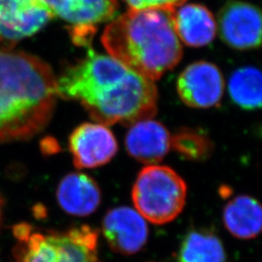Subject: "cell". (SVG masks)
<instances>
[{
    "label": "cell",
    "instance_id": "cell-12",
    "mask_svg": "<svg viewBox=\"0 0 262 262\" xmlns=\"http://www.w3.org/2000/svg\"><path fill=\"white\" fill-rule=\"evenodd\" d=\"M168 129L152 119L135 122L125 136V148L137 161L154 165L165 158L171 148Z\"/></svg>",
    "mask_w": 262,
    "mask_h": 262
},
{
    "label": "cell",
    "instance_id": "cell-10",
    "mask_svg": "<svg viewBox=\"0 0 262 262\" xmlns=\"http://www.w3.org/2000/svg\"><path fill=\"white\" fill-rule=\"evenodd\" d=\"M102 231L113 251L124 255L138 253L149 236L145 219L128 207L110 210L104 216Z\"/></svg>",
    "mask_w": 262,
    "mask_h": 262
},
{
    "label": "cell",
    "instance_id": "cell-16",
    "mask_svg": "<svg viewBox=\"0 0 262 262\" xmlns=\"http://www.w3.org/2000/svg\"><path fill=\"white\" fill-rule=\"evenodd\" d=\"M225 248L209 230H191L180 245L177 262H225Z\"/></svg>",
    "mask_w": 262,
    "mask_h": 262
},
{
    "label": "cell",
    "instance_id": "cell-6",
    "mask_svg": "<svg viewBox=\"0 0 262 262\" xmlns=\"http://www.w3.org/2000/svg\"><path fill=\"white\" fill-rule=\"evenodd\" d=\"M55 18L42 0H0V43L12 50Z\"/></svg>",
    "mask_w": 262,
    "mask_h": 262
},
{
    "label": "cell",
    "instance_id": "cell-13",
    "mask_svg": "<svg viewBox=\"0 0 262 262\" xmlns=\"http://www.w3.org/2000/svg\"><path fill=\"white\" fill-rule=\"evenodd\" d=\"M56 198L67 214L85 216L101 202V191L94 179L84 173H70L59 183Z\"/></svg>",
    "mask_w": 262,
    "mask_h": 262
},
{
    "label": "cell",
    "instance_id": "cell-4",
    "mask_svg": "<svg viewBox=\"0 0 262 262\" xmlns=\"http://www.w3.org/2000/svg\"><path fill=\"white\" fill-rule=\"evenodd\" d=\"M14 235L16 262H98V232L89 225L43 233L21 224L14 227Z\"/></svg>",
    "mask_w": 262,
    "mask_h": 262
},
{
    "label": "cell",
    "instance_id": "cell-1",
    "mask_svg": "<svg viewBox=\"0 0 262 262\" xmlns=\"http://www.w3.org/2000/svg\"><path fill=\"white\" fill-rule=\"evenodd\" d=\"M56 89L58 97L80 102L94 122L106 126H130L154 119L158 111L154 81L91 46L84 58L56 77Z\"/></svg>",
    "mask_w": 262,
    "mask_h": 262
},
{
    "label": "cell",
    "instance_id": "cell-15",
    "mask_svg": "<svg viewBox=\"0 0 262 262\" xmlns=\"http://www.w3.org/2000/svg\"><path fill=\"white\" fill-rule=\"evenodd\" d=\"M224 223L226 229L236 238L253 239L261 230L260 204L249 195L234 197L225 205Z\"/></svg>",
    "mask_w": 262,
    "mask_h": 262
},
{
    "label": "cell",
    "instance_id": "cell-19",
    "mask_svg": "<svg viewBox=\"0 0 262 262\" xmlns=\"http://www.w3.org/2000/svg\"><path fill=\"white\" fill-rule=\"evenodd\" d=\"M130 10L175 9L187 0H123Z\"/></svg>",
    "mask_w": 262,
    "mask_h": 262
},
{
    "label": "cell",
    "instance_id": "cell-2",
    "mask_svg": "<svg viewBox=\"0 0 262 262\" xmlns=\"http://www.w3.org/2000/svg\"><path fill=\"white\" fill-rule=\"evenodd\" d=\"M56 77L38 56L0 48V144L28 140L53 118Z\"/></svg>",
    "mask_w": 262,
    "mask_h": 262
},
{
    "label": "cell",
    "instance_id": "cell-9",
    "mask_svg": "<svg viewBox=\"0 0 262 262\" xmlns=\"http://www.w3.org/2000/svg\"><path fill=\"white\" fill-rule=\"evenodd\" d=\"M69 150L77 168H96L116 156L118 142L108 126L98 122H85L71 133Z\"/></svg>",
    "mask_w": 262,
    "mask_h": 262
},
{
    "label": "cell",
    "instance_id": "cell-3",
    "mask_svg": "<svg viewBox=\"0 0 262 262\" xmlns=\"http://www.w3.org/2000/svg\"><path fill=\"white\" fill-rule=\"evenodd\" d=\"M101 42L109 56L151 81L172 70L183 56L174 9H129L107 25Z\"/></svg>",
    "mask_w": 262,
    "mask_h": 262
},
{
    "label": "cell",
    "instance_id": "cell-8",
    "mask_svg": "<svg viewBox=\"0 0 262 262\" xmlns=\"http://www.w3.org/2000/svg\"><path fill=\"white\" fill-rule=\"evenodd\" d=\"M177 91L180 98L187 106L207 109L221 102L225 80L217 66L207 61H196L180 74Z\"/></svg>",
    "mask_w": 262,
    "mask_h": 262
},
{
    "label": "cell",
    "instance_id": "cell-5",
    "mask_svg": "<svg viewBox=\"0 0 262 262\" xmlns=\"http://www.w3.org/2000/svg\"><path fill=\"white\" fill-rule=\"evenodd\" d=\"M186 182L168 166L148 165L142 169L132 188L136 211L155 225L174 221L187 199Z\"/></svg>",
    "mask_w": 262,
    "mask_h": 262
},
{
    "label": "cell",
    "instance_id": "cell-11",
    "mask_svg": "<svg viewBox=\"0 0 262 262\" xmlns=\"http://www.w3.org/2000/svg\"><path fill=\"white\" fill-rule=\"evenodd\" d=\"M54 17L70 25L69 30H95L111 21L119 11L118 0H42Z\"/></svg>",
    "mask_w": 262,
    "mask_h": 262
},
{
    "label": "cell",
    "instance_id": "cell-18",
    "mask_svg": "<svg viewBox=\"0 0 262 262\" xmlns=\"http://www.w3.org/2000/svg\"><path fill=\"white\" fill-rule=\"evenodd\" d=\"M171 145L174 146L175 150L187 159H200L207 156L209 145L208 142L193 133L183 132L172 138Z\"/></svg>",
    "mask_w": 262,
    "mask_h": 262
},
{
    "label": "cell",
    "instance_id": "cell-20",
    "mask_svg": "<svg viewBox=\"0 0 262 262\" xmlns=\"http://www.w3.org/2000/svg\"><path fill=\"white\" fill-rule=\"evenodd\" d=\"M0 215H1V200H0Z\"/></svg>",
    "mask_w": 262,
    "mask_h": 262
},
{
    "label": "cell",
    "instance_id": "cell-14",
    "mask_svg": "<svg viewBox=\"0 0 262 262\" xmlns=\"http://www.w3.org/2000/svg\"><path fill=\"white\" fill-rule=\"evenodd\" d=\"M174 26L180 41L195 48L209 45L217 29L212 12L200 4H183L175 8Z\"/></svg>",
    "mask_w": 262,
    "mask_h": 262
},
{
    "label": "cell",
    "instance_id": "cell-7",
    "mask_svg": "<svg viewBox=\"0 0 262 262\" xmlns=\"http://www.w3.org/2000/svg\"><path fill=\"white\" fill-rule=\"evenodd\" d=\"M219 30L225 44L236 50H251L261 43V14L248 2L228 1L219 13Z\"/></svg>",
    "mask_w": 262,
    "mask_h": 262
},
{
    "label": "cell",
    "instance_id": "cell-17",
    "mask_svg": "<svg viewBox=\"0 0 262 262\" xmlns=\"http://www.w3.org/2000/svg\"><path fill=\"white\" fill-rule=\"evenodd\" d=\"M228 93L237 106L255 110L261 106V73L253 66L235 70L228 81Z\"/></svg>",
    "mask_w": 262,
    "mask_h": 262
}]
</instances>
